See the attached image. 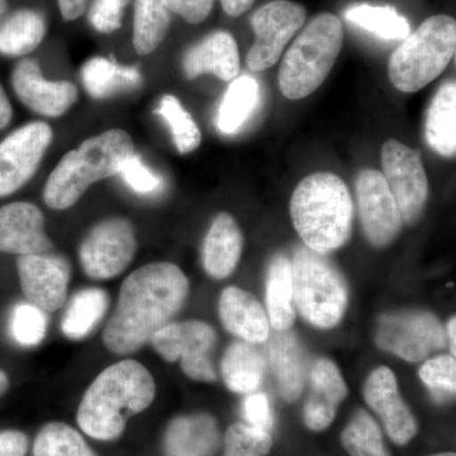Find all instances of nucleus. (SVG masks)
Here are the masks:
<instances>
[{
	"label": "nucleus",
	"instance_id": "obj_8",
	"mask_svg": "<svg viewBox=\"0 0 456 456\" xmlns=\"http://www.w3.org/2000/svg\"><path fill=\"white\" fill-rule=\"evenodd\" d=\"M137 251L136 231L123 217H110L94 224L84 236L79 261L86 277L108 281L131 265Z\"/></svg>",
	"mask_w": 456,
	"mask_h": 456
},
{
	"label": "nucleus",
	"instance_id": "obj_40",
	"mask_svg": "<svg viewBox=\"0 0 456 456\" xmlns=\"http://www.w3.org/2000/svg\"><path fill=\"white\" fill-rule=\"evenodd\" d=\"M422 382L435 392V395L448 393L455 395L456 362L455 356L441 355L426 362L419 370Z\"/></svg>",
	"mask_w": 456,
	"mask_h": 456
},
{
	"label": "nucleus",
	"instance_id": "obj_5",
	"mask_svg": "<svg viewBox=\"0 0 456 456\" xmlns=\"http://www.w3.org/2000/svg\"><path fill=\"white\" fill-rule=\"evenodd\" d=\"M342 40L340 18L331 13L312 18L281 61L279 88L284 97L298 101L320 88L340 55Z\"/></svg>",
	"mask_w": 456,
	"mask_h": 456
},
{
	"label": "nucleus",
	"instance_id": "obj_48",
	"mask_svg": "<svg viewBox=\"0 0 456 456\" xmlns=\"http://www.w3.org/2000/svg\"><path fill=\"white\" fill-rule=\"evenodd\" d=\"M455 329H456V321L455 317H452V320L449 321L448 325V336L450 340V347H452V355L455 356V347H456V341H455Z\"/></svg>",
	"mask_w": 456,
	"mask_h": 456
},
{
	"label": "nucleus",
	"instance_id": "obj_15",
	"mask_svg": "<svg viewBox=\"0 0 456 456\" xmlns=\"http://www.w3.org/2000/svg\"><path fill=\"white\" fill-rule=\"evenodd\" d=\"M20 289L32 305L55 312L64 305L71 279V265L61 255H23L17 261Z\"/></svg>",
	"mask_w": 456,
	"mask_h": 456
},
{
	"label": "nucleus",
	"instance_id": "obj_43",
	"mask_svg": "<svg viewBox=\"0 0 456 456\" xmlns=\"http://www.w3.org/2000/svg\"><path fill=\"white\" fill-rule=\"evenodd\" d=\"M245 416L248 424L260 430H272L274 419H273L272 408L269 399L264 393H253L245 401Z\"/></svg>",
	"mask_w": 456,
	"mask_h": 456
},
{
	"label": "nucleus",
	"instance_id": "obj_29",
	"mask_svg": "<svg viewBox=\"0 0 456 456\" xmlns=\"http://www.w3.org/2000/svg\"><path fill=\"white\" fill-rule=\"evenodd\" d=\"M428 145L445 158L456 155V84L446 83L432 99L426 118Z\"/></svg>",
	"mask_w": 456,
	"mask_h": 456
},
{
	"label": "nucleus",
	"instance_id": "obj_19",
	"mask_svg": "<svg viewBox=\"0 0 456 456\" xmlns=\"http://www.w3.org/2000/svg\"><path fill=\"white\" fill-rule=\"evenodd\" d=\"M311 392L303 410L305 424L312 431H323L334 422L338 408L347 397V386L334 362L320 359L311 369Z\"/></svg>",
	"mask_w": 456,
	"mask_h": 456
},
{
	"label": "nucleus",
	"instance_id": "obj_25",
	"mask_svg": "<svg viewBox=\"0 0 456 456\" xmlns=\"http://www.w3.org/2000/svg\"><path fill=\"white\" fill-rule=\"evenodd\" d=\"M268 368V360L253 342H233L221 362L224 382L230 391L248 395L259 388Z\"/></svg>",
	"mask_w": 456,
	"mask_h": 456
},
{
	"label": "nucleus",
	"instance_id": "obj_46",
	"mask_svg": "<svg viewBox=\"0 0 456 456\" xmlns=\"http://www.w3.org/2000/svg\"><path fill=\"white\" fill-rule=\"evenodd\" d=\"M255 0H221L222 8L230 17H240L253 7Z\"/></svg>",
	"mask_w": 456,
	"mask_h": 456
},
{
	"label": "nucleus",
	"instance_id": "obj_23",
	"mask_svg": "<svg viewBox=\"0 0 456 456\" xmlns=\"http://www.w3.org/2000/svg\"><path fill=\"white\" fill-rule=\"evenodd\" d=\"M220 444L215 417L183 416L173 419L164 437L165 456H212Z\"/></svg>",
	"mask_w": 456,
	"mask_h": 456
},
{
	"label": "nucleus",
	"instance_id": "obj_12",
	"mask_svg": "<svg viewBox=\"0 0 456 456\" xmlns=\"http://www.w3.org/2000/svg\"><path fill=\"white\" fill-rule=\"evenodd\" d=\"M305 8L290 0H274L257 9L251 18L256 40L246 59L248 68L264 71L277 64L285 46L305 25Z\"/></svg>",
	"mask_w": 456,
	"mask_h": 456
},
{
	"label": "nucleus",
	"instance_id": "obj_24",
	"mask_svg": "<svg viewBox=\"0 0 456 456\" xmlns=\"http://www.w3.org/2000/svg\"><path fill=\"white\" fill-rule=\"evenodd\" d=\"M269 358L279 392L287 402H294L302 395L305 380V356L293 332L277 331L269 342Z\"/></svg>",
	"mask_w": 456,
	"mask_h": 456
},
{
	"label": "nucleus",
	"instance_id": "obj_21",
	"mask_svg": "<svg viewBox=\"0 0 456 456\" xmlns=\"http://www.w3.org/2000/svg\"><path fill=\"white\" fill-rule=\"evenodd\" d=\"M222 325L241 340L261 344L269 338L268 314L253 294L228 287L218 302Z\"/></svg>",
	"mask_w": 456,
	"mask_h": 456
},
{
	"label": "nucleus",
	"instance_id": "obj_7",
	"mask_svg": "<svg viewBox=\"0 0 456 456\" xmlns=\"http://www.w3.org/2000/svg\"><path fill=\"white\" fill-rule=\"evenodd\" d=\"M292 263L293 303L308 322L331 329L344 317L349 301L346 281L326 255L305 246L297 248Z\"/></svg>",
	"mask_w": 456,
	"mask_h": 456
},
{
	"label": "nucleus",
	"instance_id": "obj_39",
	"mask_svg": "<svg viewBox=\"0 0 456 456\" xmlns=\"http://www.w3.org/2000/svg\"><path fill=\"white\" fill-rule=\"evenodd\" d=\"M118 175L134 193L140 196H152L160 191L164 184L163 179L143 164L137 154L127 159Z\"/></svg>",
	"mask_w": 456,
	"mask_h": 456
},
{
	"label": "nucleus",
	"instance_id": "obj_42",
	"mask_svg": "<svg viewBox=\"0 0 456 456\" xmlns=\"http://www.w3.org/2000/svg\"><path fill=\"white\" fill-rule=\"evenodd\" d=\"M170 13L178 14L185 22L197 25L211 14L215 0H163Z\"/></svg>",
	"mask_w": 456,
	"mask_h": 456
},
{
	"label": "nucleus",
	"instance_id": "obj_14",
	"mask_svg": "<svg viewBox=\"0 0 456 456\" xmlns=\"http://www.w3.org/2000/svg\"><path fill=\"white\" fill-rule=\"evenodd\" d=\"M360 220L368 241L375 248H386L402 230L401 213L380 171H360L355 183Z\"/></svg>",
	"mask_w": 456,
	"mask_h": 456
},
{
	"label": "nucleus",
	"instance_id": "obj_32",
	"mask_svg": "<svg viewBox=\"0 0 456 456\" xmlns=\"http://www.w3.org/2000/svg\"><path fill=\"white\" fill-rule=\"evenodd\" d=\"M259 84L254 77H244L233 79L218 108L216 125L224 134H232L250 118L259 103Z\"/></svg>",
	"mask_w": 456,
	"mask_h": 456
},
{
	"label": "nucleus",
	"instance_id": "obj_18",
	"mask_svg": "<svg viewBox=\"0 0 456 456\" xmlns=\"http://www.w3.org/2000/svg\"><path fill=\"white\" fill-rule=\"evenodd\" d=\"M53 250V241L45 227V216L29 202H13L0 207V253L9 255L45 254Z\"/></svg>",
	"mask_w": 456,
	"mask_h": 456
},
{
	"label": "nucleus",
	"instance_id": "obj_30",
	"mask_svg": "<svg viewBox=\"0 0 456 456\" xmlns=\"http://www.w3.org/2000/svg\"><path fill=\"white\" fill-rule=\"evenodd\" d=\"M110 297L102 288H86L74 294L61 320V331L70 340H83L106 316Z\"/></svg>",
	"mask_w": 456,
	"mask_h": 456
},
{
	"label": "nucleus",
	"instance_id": "obj_20",
	"mask_svg": "<svg viewBox=\"0 0 456 456\" xmlns=\"http://www.w3.org/2000/svg\"><path fill=\"white\" fill-rule=\"evenodd\" d=\"M183 69L188 79L213 74L224 82L236 79L240 71V53L231 33L213 32L185 53Z\"/></svg>",
	"mask_w": 456,
	"mask_h": 456
},
{
	"label": "nucleus",
	"instance_id": "obj_44",
	"mask_svg": "<svg viewBox=\"0 0 456 456\" xmlns=\"http://www.w3.org/2000/svg\"><path fill=\"white\" fill-rule=\"evenodd\" d=\"M28 439L23 432H0V456H26Z\"/></svg>",
	"mask_w": 456,
	"mask_h": 456
},
{
	"label": "nucleus",
	"instance_id": "obj_36",
	"mask_svg": "<svg viewBox=\"0 0 456 456\" xmlns=\"http://www.w3.org/2000/svg\"><path fill=\"white\" fill-rule=\"evenodd\" d=\"M33 456H97L82 435L62 422L41 428L33 446Z\"/></svg>",
	"mask_w": 456,
	"mask_h": 456
},
{
	"label": "nucleus",
	"instance_id": "obj_34",
	"mask_svg": "<svg viewBox=\"0 0 456 456\" xmlns=\"http://www.w3.org/2000/svg\"><path fill=\"white\" fill-rule=\"evenodd\" d=\"M156 114H159L169 126L174 145L179 154H191L200 147L202 142V132L191 114L182 106L178 98L170 94L164 95L159 102Z\"/></svg>",
	"mask_w": 456,
	"mask_h": 456
},
{
	"label": "nucleus",
	"instance_id": "obj_2",
	"mask_svg": "<svg viewBox=\"0 0 456 456\" xmlns=\"http://www.w3.org/2000/svg\"><path fill=\"white\" fill-rule=\"evenodd\" d=\"M155 395V379L145 365L134 359L114 362L84 393L77 425L93 439H118L127 419L147 410Z\"/></svg>",
	"mask_w": 456,
	"mask_h": 456
},
{
	"label": "nucleus",
	"instance_id": "obj_47",
	"mask_svg": "<svg viewBox=\"0 0 456 456\" xmlns=\"http://www.w3.org/2000/svg\"><path fill=\"white\" fill-rule=\"evenodd\" d=\"M13 117V108L2 84H0V130H4Z\"/></svg>",
	"mask_w": 456,
	"mask_h": 456
},
{
	"label": "nucleus",
	"instance_id": "obj_38",
	"mask_svg": "<svg viewBox=\"0 0 456 456\" xmlns=\"http://www.w3.org/2000/svg\"><path fill=\"white\" fill-rule=\"evenodd\" d=\"M272 446L270 432L250 425L233 424L224 435V456H266Z\"/></svg>",
	"mask_w": 456,
	"mask_h": 456
},
{
	"label": "nucleus",
	"instance_id": "obj_9",
	"mask_svg": "<svg viewBox=\"0 0 456 456\" xmlns=\"http://www.w3.org/2000/svg\"><path fill=\"white\" fill-rule=\"evenodd\" d=\"M150 342L167 362L180 360L183 371L191 379L197 382L217 379L209 358L217 344V334L208 323L197 320L170 322L159 330Z\"/></svg>",
	"mask_w": 456,
	"mask_h": 456
},
{
	"label": "nucleus",
	"instance_id": "obj_10",
	"mask_svg": "<svg viewBox=\"0 0 456 456\" xmlns=\"http://www.w3.org/2000/svg\"><path fill=\"white\" fill-rule=\"evenodd\" d=\"M375 341L384 351L407 362H419L445 347L446 334L435 314L406 311L384 314L379 320Z\"/></svg>",
	"mask_w": 456,
	"mask_h": 456
},
{
	"label": "nucleus",
	"instance_id": "obj_17",
	"mask_svg": "<svg viewBox=\"0 0 456 456\" xmlns=\"http://www.w3.org/2000/svg\"><path fill=\"white\" fill-rule=\"evenodd\" d=\"M364 398L369 407L382 419L393 443L404 446L416 436L419 424L399 395L397 379L391 369L379 367L369 375Z\"/></svg>",
	"mask_w": 456,
	"mask_h": 456
},
{
	"label": "nucleus",
	"instance_id": "obj_4",
	"mask_svg": "<svg viewBox=\"0 0 456 456\" xmlns=\"http://www.w3.org/2000/svg\"><path fill=\"white\" fill-rule=\"evenodd\" d=\"M290 216L305 248L323 255L338 250L349 241L353 228L349 189L335 174H311L294 191Z\"/></svg>",
	"mask_w": 456,
	"mask_h": 456
},
{
	"label": "nucleus",
	"instance_id": "obj_35",
	"mask_svg": "<svg viewBox=\"0 0 456 456\" xmlns=\"http://www.w3.org/2000/svg\"><path fill=\"white\" fill-rule=\"evenodd\" d=\"M341 444L350 456H391L379 426L364 410H359L342 431Z\"/></svg>",
	"mask_w": 456,
	"mask_h": 456
},
{
	"label": "nucleus",
	"instance_id": "obj_31",
	"mask_svg": "<svg viewBox=\"0 0 456 456\" xmlns=\"http://www.w3.org/2000/svg\"><path fill=\"white\" fill-rule=\"evenodd\" d=\"M169 28L170 12L163 0H134L132 44L139 55H150L158 50Z\"/></svg>",
	"mask_w": 456,
	"mask_h": 456
},
{
	"label": "nucleus",
	"instance_id": "obj_45",
	"mask_svg": "<svg viewBox=\"0 0 456 456\" xmlns=\"http://www.w3.org/2000/svg\"><path fill=\"white\" fill-rule=\"evenodd\" d=\"M86 5H88V0H59L60 13L68 22L82 17Z\"/></svg>",
	"mask_w": 456,
	"mask_h": 456
},
{
	"label": "nucleus",
	"instance_id": "obj_50",
	"mask_svg": "<svg viewBox=\"0 0 456 456\" xmlns=\"http://www.w3.org/2000/svg\"><path fill=\"white\" fill-rule=\"evenodd\" d=\"M8 11V0H0V20L4 18Z\"/></svg>",
	"mask_w": 456,
	"mask_h": 456
},
{
	"label": "nucleus",
	"instance_id": "obj_26",
	"mask_svg": "<svg viewBox=\"0 0 456 456\" xmlns=\"http://www.w3.org/2000/svg\"><path fill=\"white\" fill-rule=\"evenodd\" d=\"M82 82L90 97L102 101L136 88L142 82V75L136 66L121 65L112 59L95 56L84 64Z\"/></svg>",
	"mask_w": 456,
	"mask_h": 456
},
{
	"label": "nucleus",
	"instance_id": "obj_37",
	"mask_svg": "<svg viewBox=\"0 0 456 456\" xmlns=\"http://www.w3.org/2000/svg\"><path fill=\"white\" fill-rule=\"evenodd\" d=\"M9 329L12 338L20 346H38L46 338V312L32 303H20L12 312Z\"/></svg>",
	"mask_w": 456,
	"mask_h": 456
},
{
	"label": "nucleus",
	"instance_id": "obj_13",
	"mask_svg": "<svg viewBox=\"0 0 456 456\" xmlns=\"http://www.w3.org/2000/svg\"><path fill=\"white\" fill-rule=\"evenodd\" d=\"M53 139L49 123L31 122L0 142V198L12 196L33 178Z\"/></svg>",
	"mask_w": 456,
	"mask_h": 456
},
{
	"label": "nucleus",
	"instance_id": "obj_6",
	"mask_svg": "<svg viewBox=\"0 0 456 456\" xmlns=\"http://www.w3.org/2000/svg\"><path fill=\"white\" fill-rule=\"evenodd\" d=\"M456 22L449 16L428 18L389 59L388 74L402 93H416L436 79L455 55Z\"/></svg>",
	"mask_w": 456,
	"mask_h": 456
},
{
	"label": "nucleus",
	"instance_id": "obj_16",
	"mask_svg": "<svg viewBox=\"0 0 456 456\" xmlns=\"http://www.w3.org/2000/svg\"><path fill=\"white\" fill-rule=\"evenodd\" d=\"M11 80L20 103L47 118L64 116L79 98V92L73 83L46 79L35 59H23L17 62Z\"/></svg>",
	"mask_w": 456,
	"mask_h": 456
},
{
	"label": "nucleus",
	"instance_id": "obj_49",
	"mask_svg": "<svg viewBox=\"0 0 456 456\" xmlns=\"http://www.w3.org/2000/svg\"><path fill=\"white\" fill-rule=\"evenodd\" d=\"M9 388V379L4 371L0 370V395H4Z\"/></svg>",
	"mask_w": 456,
	"mask_h": 456
},
{
	"label": "nucleus",
	"instance_id": "obj_3",
	"mask_svg": "<svg viewBox=\"0 0 456 456\" xmlns=\"http://www.w3.org/2000/svg\"><path fill=\"white\" fill-rule=\"evenodd\" d=\"M134 154V140L121 128L89 137L66 152L51 171L42 193L45 203L55 211L71 208L92 185L118 175L123 164Z\"/></svg>",
	"mask_w": 456,
	"mask_h": 456
},
{
	"label": "nucleus",
	"instance_id": "obj_22",
	"mask_svg": "<svg viewBox=\"0 0 456 456\" xmlns=\"http://www.w3.org/2000/svg\"><path fill=\"white\" fill-rule=\"evenodd\" d=\"M244 237L228 213L213 220L203 244V268L213 279H224L235 272L241 259Z\"/></svg>",
	"mask_w": 456,
	"mask_h": 456
},
{
	"label": "nucleus",
	"instance_id": "obj_51",
	"mask_svg": "<svg viewBox=\"0 0 456 456\" xmlns=\"http://www.w3.org/2000/svg\"><path fill=\"white\" fill-rule=\"evenodd\" d=\"M428 456H456L454 452H441V454H434Z\"/></svg>",
	"mask_w": 456,
	"mask_h": 456
},
{
	"label": "nucleus",
	"instance_id": "obj_28",
	"mask_svg": "<svg viewBox=\"0 0 456 456\" xmlns=\"http://www.w3.org/2000/svg\"><path fill=\"white\" fill-rule=\"evenodd\" d=\"M266 310L269 325L275 331H285L296 321L293 307L292 263L278 254L270 261L266 275Z\"/></svg>",
	"mask_w": 456,
	"mask_h": 456
},
{
	"label": "nucleus",
	"instance_id": "obj_11",
	"mask_svg": "<svg viewBox=\"0 0 456 456\" xmlns=\"http://www.w3.org/2000/svg\"><path fill=\"white\" fill-rule=\"evenodd\" d=\"M383 176L391 191L403 224H413L421 217L428 198V180L421 152L397 140L382 147Z\"/></svg>",
	"mask_w": 456,
	"mask_h": 456
},
{
	"label": "nucleus",
	"instance_id": "obj_33",
	"mask_svg": "<svg viewBox=\"0 0 456 456\" xmlns=\"http://www.w3.org/2000/svg\"><path fill=\"white\" fill-rule=\"evenodd\" d=\"M345 17L353 25L373 33L386 41L406 40L410 36V25L404 17L399 16L392 7H375V5H355L349 8Z\"/></svg>",
	"mask_w": 456,
	"mask_h": 456
},
{
	"label": "nucleus",
	"instance_id": "obj_41",
	"mask_svg": "<svg viewBox=\"0 0 456 456\" xmlns=\"http://www.w3.org/2000/svg\"><path fill=\"white\" fill-rule=\"evenodd\" d=\"M128 2L130 0H93L89 9L90 25L104 35L118 31Z\"/></svg>",
	"mask_w": 456,
	"mask_h": 456
},
{
	"label": "nucleus",
	"instance_id": "obj_27",
	"mask_svg": "<svg viewBox=\"0 0 456 456\" xmlns=\"http://www.w3.org/2000/svg\"><path fill=\"white\" fill-rule=\"evenodd\" d=\"M47 25L44 14L35 9H20L0 20V55L26 56L45 40Z\"/></svg>",
	"mask_w": 456,
	"mask_h": 456
},
{
	"label": "nucleus",
	"instance_id": "obj_1",
	"mask_svg": "<svg viewBox=\"0 0 456 456\" xmlns=\"http://www.w3.org/2000/svg\"><path fill=\"white\" fill-rule=\"evenodd\" d=\"M189 296L187 275L175 264L151 263L125 279L103 331L110 353L128 355L151 341L182 311Z\"/></svg>",
	"mask_w": 456,
	"mask_h": 456
}]
</instances>
